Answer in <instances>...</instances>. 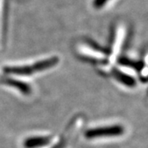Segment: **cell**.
<instances>
[{"label": "cell", "instance_id": "cell-1", "mask_svg": "<svg viewBox=\"0 0 148 148\" xmlns=\"http://www.w3.org/2000/svg\"><path fill=\"white\" fill-rule=\"evenodd\" d=\"M58 58H49L44 59L41 61L36 62L31 65H23V66H11L7 67L4 69V72L8 74L20 75V76H30L33 74L41 73L48 69H50L58 64Z\"/></svg>", "mask_w": 148, "mask_h": 148}, {"label": "cell", "instance_id": "cell-2", "mask_svg": "<svg viewBox=\"0 0 148 148\" xmlns=\"http://www.w3.org/2000/svg\"><path fill=\"white\" fill-rule=\"evenodd\" d=\"M124 132V128L121 125H110L105 127H95L86 131L85 137L88 139L118 137Z\"/></svg>", "mask_w": 148, "mask_h": 148}, {"label": "cell", "instance_id": "cell-3", "mask_svg": "<svg viewBox=\"0 0 148 148\" xmlns=\"http://www.w3.org/2000/svg\"><path fill=\"white\" fill-rule=\"evenodd\" d=\"M81 123V120H75L73 123H70V127L67 128V130L65 131V133L64 134V137L62 138L60 143H58L57 145L54 146L53 148H66L69 144V139H72L73 138L75 132H77L78 125Z\"/></svg>", "mask_w": 148, "mask_h": 148}, {"label": "cell", "instance_id": "cell-4", "mask_svg": "<svg viewBox=\"0 0 148 148\" xmlns=\"http://www.w3.org/2000/svg\"><path fill=\"white\" fill-rule=\"evenodd\" d=\"M80 52L82 55H84L85 57L86 56L87 58H92L94 60L97 61H101L102 60V55H104L106 52L101 51V49H97V48L93 47L91 45H82L80 46Z\"/></svg>", "mask_w": 148, "mask_h": 148}, {"label": "cell", "instance_id": "cell-5", "mask_svg": "<svg viewBox=\"0 0 148 148\" xmlns=\"http://www.w3.org/2000/svg\"><path fill=\"white\" fill-rule=\"evenodd\" d=\"M111 73L113 75V77L115 79L123 85L128 86V87H133L137 85V81L134 77H132L131 76L127 75V74L123 73L121 71L118 70L116 69H114L112 70Z\"/></svg>", "mask_w": 148, "mask_h": 148}, {"label": "cell", "instance_id": "cell-6", "mask_svg": "<svg viewBox=\"0 0 148 148\" xmlns=\"http://www.w3.org/2000/svg\"><path fill=\"white\" fill-rule=\"evenodd\" d=\"M50 141L49 137H32L25 141L24 146L26 148H37L47 145Z\"/></svg>", "mask_w": 148, "mask_h": 148}, {"label": "cell", "instance_id": "cell-7", "mask_svg": "<svg viewBox=\"0 0 148 148\" xmlns=\"http://www.w3.org/2000/svg\"><path fill=\"white\" fill-rule=\"evenodd\" d=\"M3 83L5 85H8L11 87L16 88V90H18L20 92L23 93V94H29L31 92V87L28 84L23 83L22 82H19V81H16L14 79H5L3 81Z\"/></svg>", "mask_w": 148, "mask_h": 148}, {"label": "cell", "instance_id": "cell-8", "mask_svg": "<svg viewBox=\"0 0 148 148\" xmlns=\"http://www.w3.org/2000/svg\"><path fill=\"white\" fill-rule=\"evenodd\" d=\"M119 64H121L123 66H126L128 68H132L136 71H142L144 69V64L143 62L140 61H136V60H132L130 58H121L119 59Z\"/></svg>", "mask_w": 148, "mask_h": 148}, {"label": "cell", "instance_id": "cell-9", "mask_svg": "<svg viewBox=\"0 0 148 148\" xmlns=\"http://www.w3.org/2000/svg\"><path fill=\"white\" fill-rule=\"evenodd\" d=\"M4 1L5 0H0V35L3 29V9H4Z\"/></svg>", "mask_w": 148, "mask_h": 148}, {"label": "cell", "instance_id": "cell-10", "mask_svg": "<svg viewBox=\"0 0 148 148\" xmlns=\"http://www.w3.org/2000/svg\"><path fill=\"white\" fill-rule=\"evenodd\" d=\"M108 0H95V5L96 7H102L105 4V3H106Z\"/></svg>", "mask_w": 148, "mask_h": 148}]
</instances>
